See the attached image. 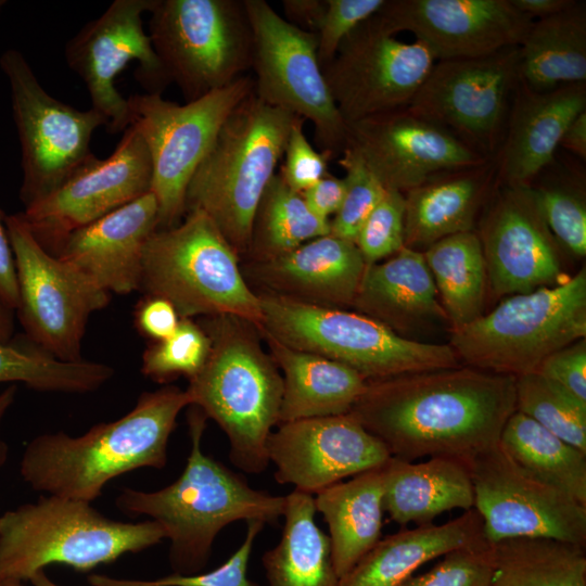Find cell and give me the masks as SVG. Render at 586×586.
Returning a JSON list of instances; mask_svg holds the SVG:
<instances>
[{"label":"cell","instance_id":"7402d4cb","mask_svg":"<svg viewBox=\"0 0 586 586\" xmlns=\"http://www.w3.org/2000/svg\"><path fill=\"white\" fill-rule=\"evenodd\" d=\"M276 428L267 441L275 480L313 496L382 467L391 457L385 445L349 412L282 422Z\"/></svg>","mask_w":586,"mask_h":586},{"label":"cell","instance_id":"7dc6e473","mask_svg":"<svg viewBox=\"0 0 586 586\" xmlns=\"http://www.w3.org/2000/svg\"><path fill=\"white\" fill-rule=\"evenodd\" d=\"M317 35V56L321 68L335 55L342 41L373 16L384 0H326Z\"/></svg>","mask_w":586,"mask_h":586},{"label":"cell","instance_id":"db71d44e","mask_svg":"<svg viewBox=\"0 0 586 586\" xmlns=\"http://www.w3.org/2000/svg\"><path fill=\"white\" fill-rule=\"evenodd\" d=\"M326 5V0H283V18L303 30L316 34Z\"/></svg>","mask_w":586,"mask_h":586},{"label":"cell","instance_id":"2e32d148","mask_svg":"<svg viewBox=\"0 0 586 586\" xmlns=\"http://www.w3.org/2000/svg\"><path fill=\"white\" fill-rule=\"evenodd\" d=\"M519 46L495 53L436 62L407 106L489 158L519 81Z\"/></svg>","mask_w":586,"mask_h":586},{"label":"cell","instance_id":"f5cc1de1","mask_svg":"<svg viewBox=\"0 0 586 586\" xmlns=\"http://www.w3.org/2000/svg\"><path fill=\"white\" fill-rule=\"evenodd\" d=\"M0 303L9 310H16L18 289L14 256L5 226V215L0 209Z\"/></svg>","mask_w":586,"mask_h":586},{"label":"cell","instance_id":"9a60e30c","mask_svg":"<svg viewBox=\"0 0 586 586\" xmlns=\"http://www.w3.org/2000/svg\"><path fill=\"white\" fill-rule=\"evenodd\" d=\"M395 35L374 14L342 41L322 67L346 125L408 106L435 64L423 42H405Z\"/></svg>","mask_w":586,"mask_h":586},{"label":"cell","instance_id":"60d3db41","mask_svg":"<svg viewBox=\"0 0 586 586\" xmlns=\"http://www.w3.org/2000/svg\"><path fill=\"white\" fill-rule=\"evenodd\" d=\"M209 351L211 339L198 320L181 319L173 334L145 348L141 372L163 385L180 377L189 381L202 369Z\"/></svg>","mask_w":586,"mask_h":586},{"label":"cell","instance_id":"f1b7e54d","mask_svg":"<svg viewBox=\"0 0 586 586\" xmlns=\"http://www.w3.org/2000/svg\"><path fill=\"white\" fill-rule=\"evenodd\" d=\"M494 160L446 171L405 193V247L424 252L435 242L474 230L495 184Z\"/></svg>","mask_w":586,"mask_h":586},{"label":"cell","instance_id":"4dcf8cb0","mask_svg":"<svg viewBox=\"0 0 586 586\" xmlns=\"http://www.w3.org/2000/svg\"><path fill=\"white\" fill-rule=\"evenodd\" d=\"M260 334L282 375L280 423L351 412L367 384L361 374L329 358Z\"/></svg>","mask_w":586,"mask_h":586},{"label":"cell","instance_id":"e0dca14e","mask_svg":"<svg viewBox=\"0 0 586 586\" xmlns=\"http://www.w3.org/2000/svg\"><path fill=\"white\" fill-rule=\"evenodd\" d=\"M473 508L488 544L548 537L586 546V505L523 470L498 443L470 464Z\"/></svg>","mask_w":586,"mask_h":586},{"label":"cell","instance_id":"ee69618b","mask_svg":"<svg viewBox=\"0 0 586 586\" xmlns=\"http://www.w3.org/2000/svg\"><path fill=\"white\" fill-rule=\"evenodd\" d=\"M246 534L240 547L217 569L191 575L171 574L154 581L116 579L103 575H90L92 586H259L247 578L246 572L254 542L265 523L246 522Z\"/></svg>","mask_w":586,"mask_h":586},{"label":"cell","instance_id":"9f6ffc18","mask_svg":"<svg viewBox=\"0 0 586 586\" xmlns=\"http://www.w3.org/2000/svg\"><path fill=\"white\" fill-rule=\"evenodd\" d=\"M573 0H511V3L532 20L543 18L556 14L569 5Z\"/></svg>","mask_w":586,"mask_h":586},{"label":"cell","instance_id":"74e56055","mask_svg":"<svg viewBox=\"0 0 586 586\" xmlns=\"http://www.w3.org/2000/svg\"><path fill=\"white\" fill-rule=\"evenodd\" d=\"M328 233L330 221L314 215L302 194L276 174L255 209L247 251L241 260L271 259Z\"/></svg>","mask_w":586,"mask_h":586},{"label":"cell","instance_id":"484cf974","mask_svg":"<svg viewBox=\"0 0 586 586\" xmlns=\"http://www.w3.org/2000/svg\"><path fill=\"white\" fill-rule=\"evenodd\" d=\"M514 91L506 138L494 158L495 181L530 186L553 162L566 127L586 111V87L571 84L537 92L518 81Z\"/></svg>","mask_w":586,"mask_h":586},{"label":"cell","instance_id":"d590c367","mask_svg":"<svg viewBox=\"0 0 586 586\" xmlns=\"http://www.w3.org/2000/svg\"><path fill=\"white\" fill-rule=\"evenodd\" d=\"M491 545V586H586L584 546L513 537Z\"/></svg>","mask_w":586,"mask_h":586},{"label":"cell","instance_id":"ffe728a7","mask_svg":"<svg viewBox=\"0 0 586 586\" xmlns=\"http://www.w3.org/2000/svg\"><path fill=\"white\" fill-rule=\"evenodd\" d=\"M155 0H115L98 18L88 22L65 46V60L85 82L91 107L107 120L111 133L131 124L128 101L116 89L115 77L138 61L136 77L151 91L162 92L166 85L149 34L142 26V13L150 12Z\"/></svg>","mask_w":586,"mask_h":586},{"label":"cell","instance_id":"b9f144b4","mask_svg":"<svg viewBox=\"0 0 586 586\" xmlns=\"http://www.w3.org/2000/svg\"><path fill=\"white\" fill-rule=\"evenodd\" d=\"M337 164L345 171V194L330 220V234L355 243L360 227L386 189L352 150L344 149Z\"/></svg>","mask_w":586,"mask_h":586},{"label":"cell","instance_id":"4fadbf2b","mask_svg":"<svg viewBox=\"0 0 586 586\" xmlns=\"http://www.w3.org/2000/svg\"><path fill=\"white\" fill-rule=\"evenodd\" d=\"M253 31L254 94L314 126L315 142L342 154L347 125L327 86L317 56V35L277 13L265 0H244Z\"/></svg>","mask_w":586,"mask_h":586},{"label":"cell","instance_id":"f35d334b","mask_svg":"<svg viewBox=\"0 0 586 586\" xmlns=\"http://www.w3.org/2000/svg\"><path fill=\"white\" fill-rule=\"evenodd\" d=\"M114 374L105 364L63 361L34 344L25 347L0 341V383L21 382L31 390L60 393H90Z\"/></svg>","mask_w":586,"mask_h":586},{"label":"cell","instance_id":"ac0fdd59","mask_svg":"<svg viewBox=\"0 0 586 586\" xmlns=\"http://www.w3.org/2000/svg\"><path fill=\"white\" fill-rule=\"evenodd\" d=\"M151 183L148 146L130 125L109 157H91L21 216L38 243L56 256L71 233L148 193Z\"/></svg>","mask_w":586,"mask_h":586},{"label":"cell","instance_id":"5bb4252c","mask_svg":"<svg viewBox=\"0 0 586 586\" xmlns=\"http://www.w3.org/2000/svg\"><path fill=\"white\" fill-rule=\"evenodd\" d=\"M18 289L16 311L28 339L63 361H79L89 317L103 309L110 293L46 251L21 213L7 215Z\"/></svg>","mask_w":586,"mask_h":586},{"label":"cell","instance_id":"681fc988","mask_svg":"<svg viewBox=\"0 0 586 586\" xmlns=\"http://www.w3.org/2000/svg\"><path fill=\"white\" fill-rule=\"evenodd\" d=\"M536 372L586 402V337L546 357Z\"/></svg>","mask_w":586,"mask_h":586},{"label":"cell","instance_id":"6125c7cd","mask_svg":"<svg viewBox=\"0 0 586 586\" xmlns=\"http://www.w3.org/2000/svg\"><path fill=\"white\" fill-rule=\"evenodd\" d=\"M3 3H4L3 1H0V9H1V7L3 5Z\"/></svg>","mask_w":586,"mask_h":586},{"label":"cell","instance_id":"d6a6232c","mask_svg":"<svg viewBox=\"0 0 586 586\" xmlns=\"http://www.w3.org/2000/svg\"><path fill=\"white\" fill-rule=\"evenodd\" d=\"M519 81L542 92L586 81V11L574 1L533 21L519 46Z\"/></svg>","mask_w":586,"mask_h":586},{"label":"cell","instance_id":"7c38bea8","mask_svg":"<svg viewBox=\"0 0 586 586\" xmlns=\"http://www.w3.org/2000/svg\"><path fill=\"white\" fill-rule=\"evenodd\" d=\"M0 67L10 87L21 145L20 199L27 207L56 190L94 156L92 135L98 127L107 126V120L92 107L81 111L49 94L16 49L2 53Z\"/></svg>","mask_w":586,"mask_h":586},{"label":"cell","instance_id":"f546056e","mask_svg":"<svg viewBox=\"0 0 586 586\" xmlns=\"http://www.w3.org/2000/svg\"><path fill=\"white\" fill-rule=\"evenodd\" d=\"M383 504L402 526L432 524L453 509L470 510L474 493L469 466L444 457L420 462L390 457L383 466Z\"/></svg>","mask_w":586,"mask_h":586},{"label":"cell","instance_id":"52a82bcc","mask_svg":"<svg viewBox=\"0 0 586 586\" xmlns=\"http://www.w3.org/2000/svg\"><path fill=\"white\" fill-rule=\"evenodd\" d=\"M140 290L169 301L181 319L231 315L258 328V296L241 271V259L213 221L189 211L145 243Z\"/></svg>","mask_w":586,"mask_h":586},{"label":"cell","instance_id":"bcb514c9","mask_svg":"<svg viewBox=\"0 0 586 586\" xmlns=\"http://www.w3.org/2000/svg\"><path fill=\"white\" fill-rule=\"evenodd\" d=\"M491 545L450 551L430 571L404 586H491Z\"/></svg>","mask_w":586,"mask_h":586},{"label":"cell","instance_id":"d4e9b609","mask_svg":"<svg viewBox=\"0 0 586 586\" xmlns=\"http://www.w3.org/2000/svg\"><path fill=\"white\" fill-rule=\"evenodd\" d=\"M157 221L149 191L71 233L56 257L107 293L129 294L140 290L143 250Z\"/></svg>","mask_w":586,"mask_h":586},{"label":"cell","instance_id":"ba28073f","mask_svg":"<svg viewBox=\"0 0 586 586\" xmlns=\"http://www.w3.org/2000/svg\"><path fill=\"white\" fill-rule=\"evenodd\" d=\"M586 337V269L560 284L506 296L488 314L450 331L459 362L520 377L556 351Z\"/></svg>","mask_w":586,"mask_h":586},{"label":"cell","instance_id":"e575fe53","mask_svg":"<svg viewBox=\"0 0 586 586\" xmlns=\"http://www.w3.org/2000/svg\"><path fill=\"white\" fill-rule=\"evenodd\" d=\"M423 256L450 331L482 316L488 282L476 231L446 237L428 247Z\"/></svg>","mask_w":586,"mask_h":586},{"label":"cell","instance_id":"f6af8a7d","mask_svg":"<svg viewBox=\"0 0 586 586\" xmlns=\"http://www.w3.org/2000/svg\"><path fill=\"white\" fill-rule=\"evenodd\" d=\"M367 265L396 254L405 246V194L386 190L355 239Z\"/></svg>","mask_w":586,"mask_h":586},{"label":"cell","instance_id":"836d02e7","mask_svg":"<svg viewBox=\"0 0 586 586\" xmlns=\"http://www.w3.org/2000/svg\"><path fill=\"white\" fill-rule=\"evenodd\" d=\"M315 515L313 495H285L281 538L263 556L268 586H337L330 540Z\"/></svg>","mask_w":586,"mask_h":586},{"label":"cell","instance_id":"44dd1931","mask_svg":"<svg viewBox=\"0 0 586 586\" xmlns=\"http://www.w3.org/2000/svg\"><path fill=\"white\" fill-rule=\"evenodd\" d=\"M386 190L406 193L434 176L491 160L407 106L347 124L345 148Z\"/></svg>","mask_w":586,"mask_h":586},{"label":"cell","instance_id":"8d00e7d4","mask_svg":"<svg viewBox=\"0 0 586 586\" xmlns=\"http://www.w3.org/2000/svg\"><path fill=\"white\" fill-rule=\"evenodd\" d=\"M499 444L527 473L586 505V451L519 411L506 422Z\"/></svg>","mask_w":586,"mask_h":586},{"label":"cell","instance_id":"4316f807","mask_svg":"<svg viewBox=\"0 0 586 586\" xmlns=\"http://www.w3.org/2000/svg\"><path fill=\"white\" fill-rule=\"evenodd\" d=\"M352 309L400 336L447 322L422 252L403 247L367 265Z\"/></svg>","mask_w":586,"mask_h":586},{"label":"cell","instance_id":"11a10c76","mask_svg":"<svg viewBox=\"0 0 586 586\" xmlns=\"http://www.w3.org/2000/svg\"><path fill=\"white\" fill-rule=\"evenodd\" d=\"M559 145L586 160V111L577 115L564 130Z\"/></svg>","mask_w":586,"mask_h":586},{"label":"cell","instance_id":"3957f363","mask_svg":"<svg viewBox=\"0 0 586 586\" xmlns=\"http://www.w3.org/2000/svg\"><path fill=\"white\" fill-rule=\"evenodd\" d=\"M190 407L191 448L179 477L153 492L125 487L115 500L124 514L145 515L163 528L170 542V566L180 575L205 568L217 535L227 525L238 521L273 523L285 508V496L251 487L242 475L203 453L207 418Z\"/></svg>","mask_w":586,"mask_h":586},{"label":"cell","instance_id":"f907efd6","mask_svg":"<svg viewBox=\"0 0 586 586\" xmlns=\"http://www.w3.org/2000/svg\"><path fill=\"white\" fill-rule=\"evenodd\" d=\"M180 320L174 305L160 296L145 295L135 311L137 330L152 342L164 340L173 334Z\"/></svg>","mask_w":586,"mask_h":586},{"label":"cell","instance_id":"ab89813d","mask_svg":"<svg viewBox=\"0 0 586 586\" xmlns=\"http://www.w3.org/2000/svg\"><path fill=\"white\" fill-rule=\"evenodd\" d=\"M515 411L586 451V402L538 372L515 378Z\"/></svg>","mask_w":586,"mask_h":586},{"label":"cell","instance_id":"cb8c5ba5","mask_svg":"<svg viewBox=\"0 0 586 586\" xmlns=\"http://www.w3.org/2000/svg\"><path fill=\"white\" fill-rule=\"evenodd\" d=\"M366 267L354 242L330 233L271 259L241 260L242 275L256 295L342 309L352 308Z\"/></svg>","mask_w":586,"mask_h":586},{"label":"cell","instance_id":"83f0119b","mask_svg":"<svg viewBox=\"0 0 586 586\" xmlns=\"http://www.w3.org/2000/svg\"><path fill=\"white\" fill-rule=\"evenodd\" d=\"M487 544L483 521L472 508L446 523L403 528L381 538L337 586H404L429 561Z\"/></svg>","mask_w":586,"mask_h":586},{"label":"cell","instance_id":"8fae6325","mask_svg":"<svg viewBox=\"0 0 586 586\" xmlns=\"http://www.w3.org/2000/svg\"><path fill=\"white\" fill-rule=\"evenodd\" d=\"M253 76L198 100L178 104L161 92L132 94L127 101L131 124L142 136L151 158V192L158 206L157 229L178 225L186 215V192L232 111L253 92Z\"/></svg>","mask_w":586,"mask_h":586},{"label":"cell","instance_id":"816d5d0a","mask_svg":"<svg viewBox=\"0 0 586 586\" xmlns=\"http://www.w3.org/2000/svg\"><path fill=\"white\" fill-rule=\"evenodd\" d=\"M310 212L318 218L330 221L339 211L344 194V178L336 177L329 171L315 184L301 193Z\"/></svg>","mask_w":586,"mask_h":586},{"label":"cell","instance_id":"277c9868","mask_svg":"<svg viewBox=\"0 0 586 586\" xmlns=\"http://www.w3.org/2000/svg\"><path fill=\"white\" fill-rule=\"evenodd\" d=\"M196 320L211 339V351L186 388L190 406L226 434L235 468L262 473L270 463L268 437L280 423L281 372L252 321L231 315Z\"/></svg>","mask_w":586,"mask_h":586},{"label":"cell","instance_id":"6da1fadb","mask_svg":"<svg viewBox=\"0 0 586 586\" xmlns=\"http://www.w3.org/2000/svg\"><path fill=\"white\" fill-rule=\"evenodd\" d=\"M515 411V377L460 365L367 381L352 413L391 457L470 464L499 443Z\"/></svg>","mask_w":586,"mask_h":586},{"label":"cell","instance_id":"1f68e13d","mask_svg":"<svg viewBox=\"0 0 586 586\" xmlns=\"http://www.w3.org/2000/svg\"><path fill=\"white\" fill-rule=\"evenodd\" d=\"M384 466V464H383ZM383 466L331 485L314 496L329 530L339 578L348 573L382 538Z\"/></svg>","mask_w":586,"mask_h":586},{"label":"cell","instance_id":"94428289","mask_svg":"<svg viewBox=\"0 0 586 586\" xmlns=\"http://www.w3.org/2000/svg\"><path fill=\"white\" fill-rule=\"evenodd\" d=\"M0 586H24L22 582H3Z\"/></svg>","mask_w":586,"mask_h":586},{"label":"cell","instance_id":"91938a15","mask_svg":"<svg viewBox=\"0 0 586 586\" xmlns=\"http://www.w3.org/2000/svg\"><path fill=\"white\" fill-rule=\"evenodd\" d=\"M34 586H60L53 583L44 573V570L37 572L29 578Z\"/></svg>","mask_w":586,"mask_h":586},{"label":"cell","instance_id":"680465c9","mask_svg":"<svg viewBox=\"0 0 586 586\" xmlns=\"http://www.w3.org/2000/svg\"><path fill=\"white\" fill-rule=\"evenodd\" d=\"M13 311L0 303V341L7 343L13 333Z\"/></svg>","mask_w":586,"mask_h":586},{"label":"cell","instance_id":"8992f818","mask_svg":"<svg viewBox=\"0 0 586 586\" xmlns=\"http://www.w3.org/2000/svg\"><path fill=\"white\" fill-rule=\"evenodd\" d=\"M164 538L155 521L120 522L91 502L42 495L0 515V583H24L51 564L87 571Z\"/></svg>","mask_w":586,"mask_h":586},{"label":"cell","instance_id":"d6986e66","mask_svg":"<svg viewBox=\"0 0 586 586\" xmlns=\"http://www.w3.org/2000/svg\"><path fill=\"white\" fill-rule=\"evenodd\" d=\"M488 286L497 297L560 284V245L551 234L533 186L495 181L476 231Z\"/></svg>","mask_w":586,"mask_h":586},{"label":"cell","instance_id":"9c48e42d","mask_svg":"<svg viewBox=\"0 0 586 586\" xmlns=\"http://www.w3.org/2000/svg\"><path fill=\"white\" fill-rule=\"evenodd\" d=\"M257 296L262 333L289 347L345 365L367 381L461 365L448 343L400 336L355 310Z\"/></svg>","mask_w":586,"mask_h":586},{"label":"cell","instance_id":"c3c4849f","mask_svg":"<svg viewBox=\"0 0 586 586\" xmlns=\"http://www.w3.org/2000/svg\"><path fill=\"white\" fill-rule=\"evenodd\" d=\"M304 119L295 116L283 151V164L278 173L294 191L302 193L328 173L330 153L316 150L304 132Z\"/></svg>","mask_w":586,"mask_h":586},{"label":"cell","instance_id":"30bf717a","mask_svg":"<svg viewBox=\"0 0 586 586\" xmlns=\"http://www.w3.org/2000/svg\"><path fill=\"white\" fill-rule=\"evenodd\" d=\"M149 37L166 84L187 102L252 69L253 31L244 0H155Z\"/></svg>","mask_w":586,"mask_h":586},{"label":"cell","instance_id":"6f0895ef","mask_svg":"<svg viewBox=\"0 0 586 586\" xmlns=\"http://www.w3.org/2000/svg\"><path fill=\"white\" fill-rule=\"evenodd\" d=\"M15 395H16L15 385H11L7 387L5 390H3L2 392H0V429H1V424L7 412L9 411V409L11 408V406L13 405L15 400ZM8 456H9V447L0 433V469L5 464L8 460Z\"/></svg>","mask_w":586,"mask_h":586},{"label":"cell","instance_id":"603a6c76","mask_svg":"<svg viewBox=\"0 0 586 586\" xmlns=\"http://www.w3.org/2000/svg\"><path fill=\"white\" fill-rule=\"evenodd\" d=\"M375 16L394 34L411 33L438 61L518 47L534 21L511 0H384Z\"/></svg>","mask_w":586,"mask_h":586},{"label":"cell","instance_id":"7bdbcfd3","mask_svg":"<svg viewBox=\"0 0 586 586\" xmlns=\"http://www.w3.org/2000/svg\"><path fill=\"white\" fill-rule=\"evenodd\" d=\"M544 219L561 249L579 258L586 255V202L582 188L551 183L534 188Z\"/></svg>","mask_w":586,"mask_h":586},{"label":"cell","instance_id":"5b68a950","mask_svg":"<svg viewBox=\"0 0 586 586\" xmlns=\"http://www.w3.org/2000/svg\"><path fill=\"white\" fill-rule=\"evenodd\" d=\"M295 115L247 95L228 116L186 192V213H204L240 259L258 202L282 158Z\"/></svg>","mask_w":586,"mask_h":586},{"label":"cell","instance_id":"7a4b0ae2","mask_svg":"<svg viewBox=\"0 0 586 586\" xmlns=\"http://www.w3.org/2000/svg\"><path fill=\"white\" fill-rule=\"evenodd\" d=\"M188 406L186 390L168 384L142 393L129 412L82 435L40 434L24 449L21 476L36 492L92 502L111 480L166 466L169 437Z\"/></svg>","mask_w":586,"mask_h":586}]
</instances>
